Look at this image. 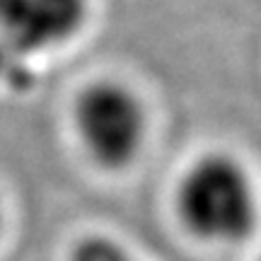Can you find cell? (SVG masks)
<instances>
[{
    "label": "cell",
    "mask_w": 261,
    "mask_h": 261,
    "mask_svg": "<svg viewBox=\"0 0 261 261\" xmlns=\"http://www.w3.org/2000/svg\"><path fill=\"white\" fill-rule=\"evenodd\" d=\"M87 0H0V37L15 54L56 48L80 32Z\"/></svg>",
    "instance_id": "3957f363"
},
{
    "label": "cell",
    "mask_w": 261,
    "mask_h": 261,
    "mask_svg": "<svg viewBox=\"0 0 261 261\" xmlns=\"http://www.w3.org/2000/svg\"><path fill=\"white\" fill-rule=\"evenodd\" d=\"M177 215L196 240L240 244L256 225V189L230 155H205L187 169L177 187Z\"/></svg>",
    "instance_id": "6da1fadb"
},
{
    "label": "cell",
    "mask_w": 261,
    "mask_h": 261,
    "mask_svg": "<svg viewBox=\"0 0 261 261\" xmlns=\"http://www.w3.org/2000/svg\"><path fill=\"white\" fill-rule=\"evenodd\" d=\"M70 261H130L123 247L107 237H87L70 252Z\"/></svg>",
    "instance_id": "277c9868"
},
{
    "label": "cell",
    "mask_w": 261,
    "mask_h": 261,
    "mask_svg": "<svg viewBox=\"0 0 261 261\" xmlns=\"http://www.w3.org/2000/svg\"><path fill=\"white\" fill-rule=\"evenodd\" d=\"M73 119L85 152L104 169L128 167L143 148L145 112L126 85L104 80L85 87Z\"/></svg>",
    "instance_id": "7a4b0ae2"
},
{
    "label": "cell",
    "mask_w": 261,
    "mask_h": 261,
    "mask_svg": "<svg viewBox=\"0 0 261 261\" xmlns=\"http://www.w3.org/2000/svg\"><path fill=\"white\" fill-rule=\"evenodd\" d=\"M0 225H3V211H0Z\"/></svg>",
    "instance_id": "5b68a950"
}]
</instances>
